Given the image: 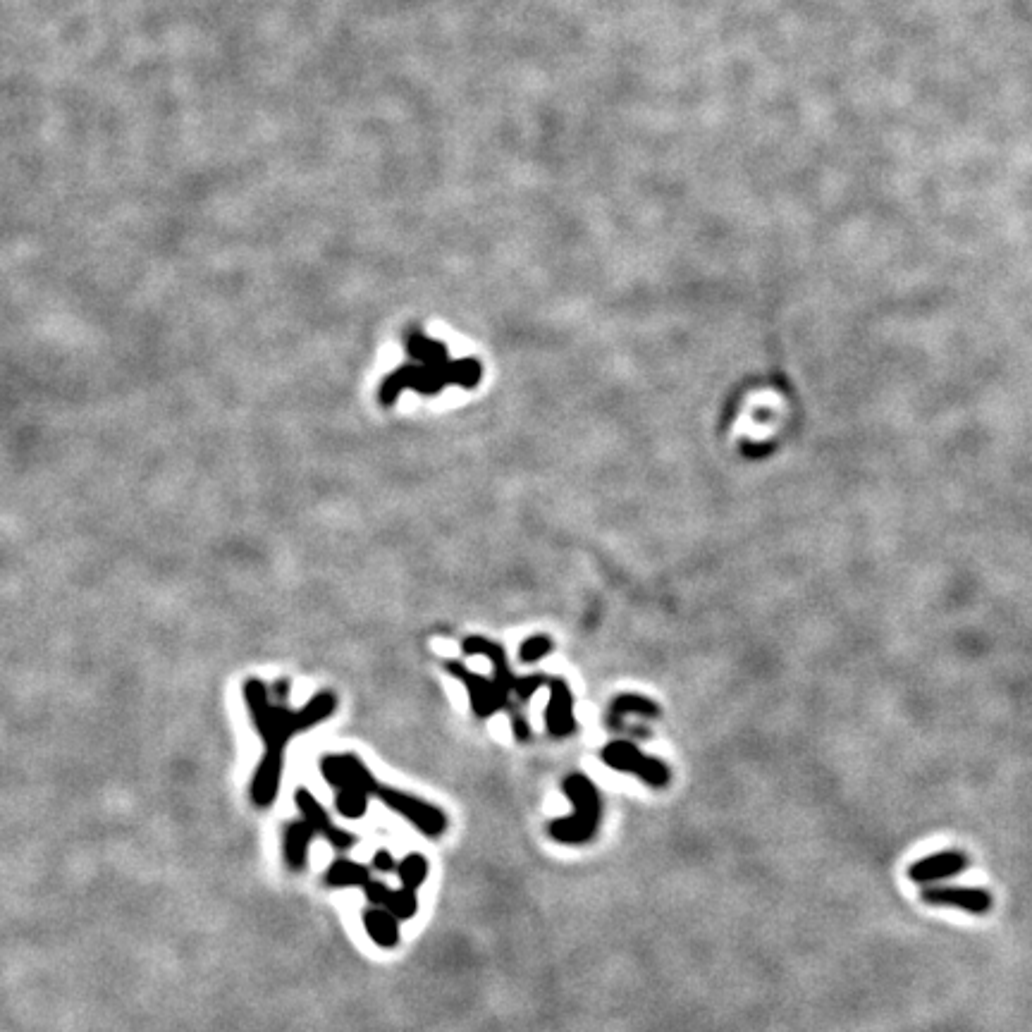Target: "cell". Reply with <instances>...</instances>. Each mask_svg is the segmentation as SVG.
<instances>
[{"mask_svg":"<svg viewBox=\"0 0 1032 1032\" xmlns=\"http://www.w3.org/2000/svg\"><path fill=\"white\" fill-rule=\"evenodd\" d=\"M244 698H247L258 736H261L263 746H266L261 763L256 767L254 782H251V801L258 808H270L280 791L285 746L301 731L328 720L337 708V698L333 693H318V696L311 698L309 705L294 712L282 703H270L268 686L258 679H251L244 684Z\"/></svg>","mask_w":1032,"mask_h":1032,"instance_id":"1","label":"cell"},{"mask_svg":"<svg viewBox=\"0 0 1032 1032\" xmlns=\"http://www.w3.org/2000/svg\"><path fill=\"white\" fill-rule=\"evenodd\" d=\"M481 373L483 368L476 359L450 361L447 356L438 361H428V364L402 366L385 378L383 387H380V404H385V407L395 404L402 390H416L421 395H438L442 387L447 385L473 387L481 380Z\"/></svg>","mask_w":1032,"mask_h":1032,"instance_id":"2","label":"cell"},{"mask_svg":"<svg viewBox=\"0 0 1032 1032\" xmlns=\"http://www.w3.org/2000/svg\"><path fill=\"white\" fill-rule=\"evenodd\" d=\"M564 794L574 806V813L552 820L548 832L559 844L581 846L598 834L602 817L600 794L586 774H571L564 779Z\"/></svg>","mask_w":1032,"mask_h":1032,"instance_id":"3","label":"cell"},{"mask_svg":"<svg viewBox=\"0 0 1032 1032\" xmlns=\"http://www.w3.org/2000/svg\"><path fill=\"white\" fill-rule=\"evenodd\" d=\"M447 672H450L452 677H457L459 681H464L466 691H469V698H471V708H473V712H476V717H483L485 720V717L495 715L497 710H507L509 717H512L516 739L528 741L531 731H528L526 717L521 715V710L516 708L512 696H509L505 688L497 684L495 679H485V677H481V674H473L464 665H457V662H447Z\"/></svg>","mask_w":1032,"mask_h":1032,"instance_id":"4","label":"cell"},{"mask_svg":"<svg viewBox=\"0 0 1032 1032\" xmlns=\"http://www.w3.org/2000/svg\"><path fill=\"white\" fill-rule=\"evenodd\" d=\"M602 763L617 772L634 774V777L643 779L645 784L653 786V789H662V786L669 784L672 779V772L669 767L657 758H648L641 748H636L631 741H614L607 743L600 753Z\"/></svg>","mask_w":1032,"mask_h":1032,"instance_id":"5","label":"cell"},{"mask_svg":"<svg viewBox=\"0 0 1032 1032\" xmlns=\"http://www.w3.org/2000/svg\"><path fill=\"white\" fill-rule=\"evenodd\" d=\"M383 806L395 810L397 815L407 817V820L414 825L419 832L426 834V837H440L447 829V815L442 813L440 808L430 806V803L421 801V798L404 794V791L392 789V786L380 784L378 794Z\"/></svg>","mask_w":1032,"mask_h":1032,"instance_id":"6","label":"cell"},{"mask_svg":"<svg viewBox=\"0 0 1032 1032\" xmlns=\"http://www.w3.org/2000/svg\"><path fill=\"white\" fill-rule=\"evenodd\" d=\"M464 653L466 655H485V657H488V660L493 662V667H495V681H497V684L505 688L509 696L519 700V703H526V700L531 698L533 693H536L538 688L545 684V677H526V679H521V677H516V674H512V669H509V665H507L505 650H502L500 645L490 643L488 638H481V636L466 638V641H464Z\"/></svg>","mask_w":1032,"mask_h":1032,"instance_id":"7","label":"cell"},{"mask_svg":"<svg viewBox=\"0 0 1032 1032\" xmlns=\"http://www.w3.org/2000/svg\"><path fill=\"white\" fill-rule=\"evenodd\" d=\"M321 774L325 777V782L335 786V791L347 789V786H356V789L366 791L368 796H376L380 789L378 779L373 777L371 770L352 753L328 755V758H323Z\"/></svg>","mask_w":1032,"mask_h":1032,"instance_id":"8","label":"cell"},{"mask_svg":"<svg viewBox=\"0 0 1032 1032\" xmlns=\"http://www.w3.org/2000/svg\"><path fill=\"white\" fill-rule=\"evenodd\" d=\"M294 803H297V808H299V813H301V820L309 822V825L316 829V834H321V837H325V841H330V844H333L335 849L347 851V849H352V846L356 844V837H354L352 832H347V829L333 825L330 815L325 813V808L321 806V803H318V798L313 796L309 789H297V794H294Z\"/></svg>","mask_w":1032,"mask_h":1032,"instance_id":"9","label":"cell"},{"mask_svg":"<svg viewBox=\"0 0 1032 1032\" xmlns=\"http://www.w3.org/2000/svg\"><path fill=\"white\" fill-rule=\"evenodd\" d=\"M923 899L930 906H949L973 915H985L992 911V896L985 889L975 887H932L925 889Z\"/></svg>","mask_w":1032,"mask_h":1032,"instance_id":"10","label":"cell"},{"mask_svg":"<svg viewBox=\"0 0 1032 1032\" xmlns=\"http://www.w3.org/2000/svg\"><path fill=\"white\" fill-rule=\"evenodd\" d=\"M966 868H968L966 853L942 851V853H932V856L913 863L911 870H908V877L918 884H932V882L946 880V877L961 875Z\"/></svg>","mask_w":1032,"mask_h":1032,"instance_id":"11","label":"cell"},{"mask_svg":"<svg viewBox=\"0 0 1032 1032\" xmlns=\"http://www.w3.org/2000/svg\"><path fill=\"white\" fill-rule=\"evenodd\" d=\"M545 724H548L550 736H555V739H567L576 731L574 698H571L569 686L562 679L550 681V703L548 712H545Z\"/></svg>","mask_w":1032,"mask_h":1032,"instance_id":"12","label":"cell"},{"mask_svg":"<svg viewBox=\"0 0 1032 1032\" xmlns=\"http://www.w3.org/2000/svg\"><path fill=\"white\" fill-rule=\"evenodd\" d=\"M364 892H366V899L371 901L373 906H380V908H385V911H390L399 920V923L411 920L416 915V911H419V899H416L414 889H407V887L390 889L385 882L371 880L364 887Z\"/></svg>","mask_w":1032,"mask_h":1032,"instance_id":"13","label":"cell"},{"mask_svg":"<svg viewBox=\"0 0 1032 1032\" xmlns=\"http://www.w3.org/2000/svg\"><path fill=\"white\" fill-rule=\"evenodd\" d=\"M313 837H316V829L306 820L290 822L285 827V832H282V856H285V865L292 872H301L306 868Z\"/></svg>","mask_w":1032,"mask_h":1032,"instance_id":"14","label":"cell"},{"mask_svg":"<svg viewBox=\"0 0 1032 1032\" xmlns=\"http://www.w3.org/2000/svg\"><path fill=\"white\" fill-rule=\"evenodd\" d=\"M364 927L373 944L383 949H395L399 944V920L390 911L380 906H371L364 911Z\"/></svg>","mask_w":1032,"mask_h":1032,"instance_id":"15","label":"cell"},{"mask_svg":"<svg viewBox=\"0 0 1032 1032\" xmlns=\"http://www.w3.org/2000/svg\"><path fill=\"white\" fill-rule=\"evenodd\" d=\"M629 717H660V708H657L653 700H648L643 696H634V693H629V696H619L610 708V720H607L610 722V729L624 731L626 720H629Z\"/></svg>","mask_w":1032,"mask_h":1032,"instance_id":"16","label":"cell"},{"mask_svg":"<svg viewBox=\"0 0 1032 1032\" xmlns=\"http://www.w3.org/2000/svg\"><path fill=\"white\" fill-rule=\"evenodd\" d=\"M371 880H373L371 870H368L366 865L354 863V860H349V858L333 860V865H330L328 872H325V884H328V887H337V889H349V887L364 889Z\"/></svg>","mask_w":1032,"mask_h":1032,"instance_id":"17","label":"cell"},{"mask_svg":"<svg viewBox=\"0 0 1032 1032\" xmlns=\"http://www.w3.org/2000/svg\"><path fill=\"white\" fill-rule=\"evenodd\" d=\"M335 808H337V813L347 817V820H359V817H364L368 810V794L366 791L356 789V786L337 789Z\"/></svg>","mask_w":1032,"mask_h":1032,"instance_id":"18","label":"cell"},{"mask_svg":"<svg viewBox=\"0 0 1032 1032\" xmlns=\"http://www.w3.org/2000/svg\"><path fill=\"white\" fill-rule=\"evenodd\" d=\"M399 880H402V887L407 889H419L428 877V858L423 853H409L407 858L399 863L397 868Z\"/></svg>","mask_w":1032,"mask_h":1032,"instance_id":"19","label":"cell"},{"mask_svg":"<svg viewBox=\"0 0 1032 1032\" xmlns=\"http://www.w3.org/2000/svg\"><path fill=\"white\" fill-rule=\"evenodd\" d=\"M552 650V641L548 636H533L521 645V660L524 662H536L540 657H545Z\"/></svg>","mask_w":1032,"mask_h":1032,"instance_id":"20","label":"cell"},{"mask_svg":"<svg viewBox=\"0 0 1032 1032\" xmlns=\"http://www.w3.org/2000/svg\"><path fill=\"white\" fill-rule=\"evenodd\" d=\"M371 868L378 870V872H392V870H397L399 865H397V860L392 858L390 851H378L376 856H373V860H371Z\"/></svg>","mask_w":1032,"mask_h":1032,"instance_id":"21","label":"cell"}]
</instances>
